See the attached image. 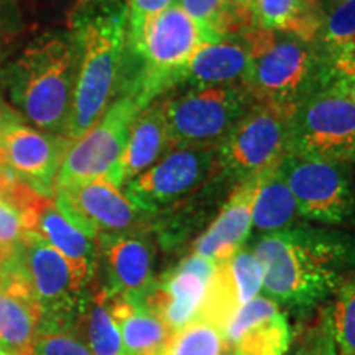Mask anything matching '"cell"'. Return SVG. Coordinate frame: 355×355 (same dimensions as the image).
Instances as JSON below:
<instances>
[{
    "label": "cell",
    "instance_id": "cell-1",
    "mask_svg": "<svg viewBox=\"0 0 355 355\" xmlns=\"http://www.w3.org/2000/svg\"><path fill=\"white\" fill-rule=\"evenodd\" d=\"M252 252L263 270L266 298L288 308L331 298L355 268L354 235L309 225L261 235Z\"/></svg>",
    "mask_w": 355,
    "mask_h": 355
},
{
    "label": "cell",
    "instance_id": "cell-2",
    "mask_svg": "<svg viewBox=\"0 0 355 355\" xmlns=\"http://www.w3.org/2000/svg\"><path fill=\"white\" fill-rule=\"evenodd\" d=\"M79 44V68L66 137L91 130L119 94L128 37V0H83L66 25Z\"/></svg>",
    "mask_w": 355,
    "mask_h": 355
},
{
    "label": "cell",
    "instance_id": "cell-3",
    "mask_svg": "<svg viewBox=\"0 0 355 355\" xmlns=\"http://www.w3.org/2000/svg\"><path fill=\"white\" fill-rule=\"evenodd\" d=\"M79 68V44L66 28H46L30 40L0 84L12 107L40 130L66 135Z\"/></svg>",
    "mask_w": 355,
    "mask_h": 355
},
{
    "label": "cell",
    "instance_id": "cell-4",
    "mask_svg": "<svg viewBox=\"0 0 355 355\" xmlns=\"http://www.w3.org/2000/svg\"><path fill=\"white\" fill-rule=\"evenodd\" d=\"M248 50L243 87L252 101L295 109L306 96L327 83L314 42L293 33L250 28L239 33Z\"/></svg>",
    "mask_w": 355,
    "mask_h": 355
},
{
    "label": "cell",
    "instance_id": "cell-5",
    "mask_svg": "<svg viewBox=\"0 0 355 355\" xmlns=\"http://www.w3.org/2000/svg\"><path fill=\"white\" fill-rule=\"evenodd\" d=\"M345 162L355 158V104L326 83L296 105L290 119L288 153Z\"/></svg>",
    "mask_w": 355,
    "mask_h": 355
},
{
    "label": "cell",
    "instance_id": "cell-6",
    "mask_svg": "<svg viewBox=\"0 0 355 355\" xmlns=\"http://www.w3.org/2000/svg\"><path fill=\"white\" fill-rule=\"evenodd\" d=\"M8 254L42 308L40 329H74L89 288L81 285L68 260L35 232Z\"/></svg>",
    "mask_w": 355,
    "mask_h": 355
},
{
    "label": "cell",
    "instance_id": "cell-7",
    "mask_svg": "<svg viewBox=\"0 0 355 355\" xmlns=\"http://www.w3.org/2000/svg\"><path fill=\"white\" fill-rule=\"evenodd\" d=\"M293 110L254 102L219 144L222 175L242 181L278 166L288 153Z\"/></svg>",
    "mask_w": 355,
    "mask_h": 355
},
{
    "label": "cell",
    "instance_id": "cell-8",
    "mask_svg": "<svg viewBox=\"0 0 355 355\" xmlns=\"http://www.w3.org/2000/svg\"><path fill=\"white\" fill-rule=\"evenodd\" d=\"M243 86L191 87L163 102L171 146L219 145L252 105Z\"/></svg>",
    "mask_w": 355,
    "mask_h": 355
},
{
    "label": "cell",
    "instance_id": "cell-9",
    "mask_svg": "<svg viewBox=\"0 0 355 355\" xmlns=\"http://www.w3.org/2000/svg\"><path fill=\"white\" fill-rule=\"evenodd\" d=\"M219 145L175 146L122 188L137 209L153 214L196 191L219 170Z\"/></svg>",
    "mask_w": 355,
    "mask_h": 355
},
{
    "label": "cell",
    "instance_id": "cell-10",
    "mask_svg": "<svg viewBox=\"0 0 355 355\" xmlns=\"http://www.w3.org/2000/svg\"><path fill=\"white\" fill-rule=\"evenodd\" d=\"M279 170L301 217L339 225L355 214V191L345 162L286 155Z\"/></svg>",
    "mask_w": 355,
    "mask_h": 355
},
{
    "label": "cell",
    "instance_id": "cell-11",
    "mask_svg": "<svg viewBox=\"0 0 355 355\" xmlns=\"http://www.w3.org/2000/svg\"><path fill=\"white\" fill-rule=\"evenodd\" d=\"M141 109L133 96H119L96 125L71 145L58 173L56 188L99 178L109 180L127 145L132 122Z\"/></svg>",
    "mask_w": 355,
    "mask_h": 355
},
{
    "label": "cell",
    "instance_id": "cell-12",
    "mask_svg": "<svg viewBox=\"0 0 355 355\" xmlns=\"http://www.w3.org/2000/svg\"><path fill=\"white\" fill-rule=\"evenodd\" d=\"M53 201L74 225L94 239L144 229L145 212L105 178L58 186Z\"/></svg>",
    "mask_w": 355,
    "mask_h": 355
},
{
    "label": "cell",
    "instance_id": "cell-13",
    "mask_svg": "<svg viewBox=\"0 0 355 355\" xmlns=\"http://www.w3.org/2000/svg\"><path fill=\"white\" fill-rule=\"evenodd\" d=\"M73 144L69 137L37 130L24 123L10 128L0 139L8 168L44 198L55 196L58 173Z\"/></svg>",
    "mask_w": 355,
    "mask_h": 355
},
{
    "label": "cell",
    "instance_id": "cell-14",
    "mask_svg": "<svg viewBox=\"0 0 355 355\" xmlns=\"http://www.w3.org/2000/svg\"><path fill=\"white\" fill-rule=\"evenodd\" d=\"M97 242L105 272V291L133 303H145L155 282L153 250L144 229L101 235Z\"/></svg>",
    "mask_w": 355,
    "mask_h": 355
},
{
    "label": "cell",
    "instance_id": "cell-15",
    "mask_svg": "<svg viewBox=\"0 0 355 355\" xmlns=\"http://www.w3.org/2000/svg\"><path fill=\"white\" fill-rule=\"evenodd\" d=\"M216 266L212 260L193 254L153 285L145 303L171 334L198 319Z\"/></svg>",
    "mask_w": 355,
    "mask_h": 355
},
{
    "label": "cell",
    "instance_id": "cell-16",
    "mask_svg": "<svg viewBox=\"0 0 355 355\" xmlns=\"http://www.w3.org/2000/svg\"><path fill=\"white\" fill-rule=\"evenodd\" d=\"M42 326V308L12 255H0V345L8 355H30Z\"/></svg>",
    "mask_w": 355,
    "mask_h": 355
},
{
    "label": "cell",
    "instance_id": "cell-17",
    "mask_svg": "<svg viewBox=\"0 0 355 355\" xmlns=\"http://www.w3.org/2000/svg\"><path fill=\"white\" fill-rule=\"evenodd\" d=\"M229 355H286L291 329L286 314L266 296H257L237 311L224 331Z\"/></svg>",
    "mask_w": 355,
    "mask_h": 355
},
{
    "label": "cell",
    "instance_id": "cell-18",
    "mask_svg": "<svg viewBox=\"0 0 355 355\" xmlns=\"http://www.w3.org/2000/svg\"><path fill=\"white\" fill-rule=\"evenodd\" d=\"M263 175L265 173L250 176L235 186L214 222L194 243L193 254L222 263L241 250L250 235L255 199Z\"/></svg>",
    "mask_w": 355,
    "mask_h": 355
},
{
    "label": "cell",
    "instance_id": "cell-19",
    "mask_svg": "<svg viewBox=\"0 0 355 355\" xmlns=\"http://www.w3.org/2000/svg\"><path fill=\"white\" fill-rule=\"evenodd\" d=\"M33 232L68 260L83 286L91 288L99 265L97 239L74 225L56 207L53 198H42L35 211Z\"/></svg>",
    "mask_w": 355,
    "mask_h": 355
},
{
    "label": "cell",
    "instance_id": "cell-20",
    "mask_svg": "<svg viewBox=\"0 0 355 355\" xmlns=\"http://www.w3.org/2000/svg\"><path fill=\"white\" fill-rule=\"evenodd\" d=\"M171 148L163 102L153 101L141 109L132 122L127 145L109 181L122 189L128 181L153 166Z\"/></svg>",
    "mask_w": 355,
    "mask_h": 355
},
{
    "label": "cell",
    "instance_id": "cell-21",
    "mask_svg": "<svg viewBox=\"0 0 355 355\" xmlns=\"http://www.w3.org/2000/svg\"><path fill=\"white\" fill-rule=\"evenodd\" d=\"M243 32L250 28L293 33L316 42L322 10L316 0H237Z\"/></svg>",
    "mask_w": 355,
    "mask_h": 355
},
{
    "label": "cell",
    "instance_id": "cell-22",
    "mask_svg": "<svg viewBox=\"0 0 355 355\" xmlns=\"http://www.w3.org/2000/svg\"><path fill=\"white\" fill-rule=\"evenodd\" d=\"M225 37L217 43L204 44L181 76L191 87L243 86L248 71V50L242 38Z\"/></svg>",
    "mask_w": 355,
    "mask_h": 355
},
{
    "label": "cell",
    "instance_id": "cell-23",
    "mask_svg": "<svg viewBox=\"0 0 355 355\" xmlns=\"http://www.w3.org/2000/svg\"><path fill=\"white\" fill-rule=\"evenodd\" d=\"M109 309L121 331L125 355H159L171 332L146 303L109 295Z\"/></svg>",
    "mask_w": 355,
    "mask_h": 355
},
{
    "label": "cell",
    "instance_id": "cell-24",
    "mask_svg": "<svg viewBox=\"0 0 355 355\" xmlns=\"http://www.w3.org/2000/svg\"><path fill=\"white\" fill-rule=\"evenodd\" d=\"M74 329L92 355H125L121 331L110 314L109 295L104 286L89 288Z\"/></svg>",
    "mask_w": 355,
    "mask_h": 355
},
{
    "label": "cell",
    "instance_id": "cell-25",
    "mask_svg": "<svg viewBox=\"0 0 355 355\" xmlns=\"http://www.w3.org/2000/svg\"><path fill=\"white\" fill-rule=\"evenodd\" d=\"M298 216V206L279 165L265 171L255 199L252 225L263 235L272 234L290 227Z\"/></svg>",
    "mask_w": 355,
    "mask_h": 355
},
{
    "label": "cell",
    "instance_id": "cell-26",
    "mask_svg": "<svg viewBox=\"0 0 355 355\" xmlns=\"http://www.w3.org/2000/svg\"><path fill=\"white\" fill-rule=\"evenodd\" d=\"M42 194L20 181L10 201L0 202V255L20 245L33 232V219Z\"/></svg>",
    "mask_w": 355,
    "mask_h": 355
},
{
    "label": "cell",
    "instance_id": "cell-27",
    "mask_svg": "<svg viewBox=\"0 0 355 355\" xmlns=\"http://www.w3.org/2000/svg\"><path fill=\"white\" fill-rule=\"evenodd\" d=\"M241 308L242 303L239 300L229 260L217 263L216 272L206 290V296L202 300L201 309H199L198 319L212 324L224 334V331L227 329L230 321Z\"/></svg>",
    "mask_w": 355,
    "mask_h": 355
},
{
    "label": "cell",
    "instance_id": "cell-28",
    "mask_svg": "<svg viewBox=\"0 0 355 355\" xmlns=\"http://www.w3.org/2000/svg\"><path fill=\"white\" fill-rule=\"evenodd\" d=\"M175 3L202 26L214 42L243 32L237 0H176Z\"/></svg>",
    "mask_w": 355,
    "mask_h": 355
},
{
    "label": "cell",
    "instance_id": "cell-29",
    "mask_svg": "<svg viewBox=\"0 0 355 355\" xmlns=\"http://www.w3.org/2000/svg\"><path fill=\"white\" fill-rule=\"evenodd\" d=\"M159 355H229L224 334L212 324L194 319L173 332Z\"/></svg>",
    "mask_w": 355,
    "mask_h": 355
},
{
    "label": "cell",
    "instance_id": "cell-30",
    "mask_svg": "<svg viewBox=\"0 0 355 355\" xmlns=\"http://www.w3.org/2000/svg\"><path fill=\"white\" fill-rule=\"evenodd\" d=\"M327 314L337 354L355 355V268L336 291Z\"/></svg>",
    "mask_w": 355,
    "mask_h": 355
},
{
    "label": "cell",
    "instance_id": "cell-31",
    "mask_svg": "<svg viewBox=\"0 0 355 355\" xmlns=\"http://www.w3.org/2000/svg\"><path fill=\"white\" fill-rule=\"evenodd\" d=\"M318 38H321L329 55L355 40V0H343L322 10Z\"/></svg>",
    "mask_w": 355,
    "mask_h": 355
},
{
    "label": "cell",
    "instance_id": "cell-32",
    "mask_svg": "<svg viewBox=\"0 0 355 355\" xmlns=\"http://www.w3.org/2000/svg\"><path fill=\"white\" fill-rule=\"evenodd\" d=\"M24 21L30 20L35 26L60 28L68 25L74 10L83 0H17Z\"/></svg>",
    "mask_w": 355,
    "mask_h": 355
},
{
    "label": "cell",
    "instance_id": "cell-33",
    "mask_svg": "<svg viewBox=\"0 0 355 355\" xmlns=\"http://www.w3.org/2000/svg\"><path fill=\"white\" fill-rule=\"evenodd\" d=\"M229 263L235 286H237L239 300L243 306L259 296L261 285H263V270H261L260 261L257 260L254 252L245 250V248L235 252Z\"/></svg>",
    "mask_w": 355,
    "mask_h": 355
},
{
    "label": "cell",
    "instance_id": "cell-34",
    "mask_svg": "<svg viewBox=\"0 0 355 355\" xmlns=\"http://www.w3.org/2000/svg\"><path fill=\"white\" fill-rule=\"evenodd\" d=\"M30 355H92L76 329H40Z\"/></svg>",
    "mask_w": 355,
    "mask_h": 355
},
{
    "label": "cell",
    "instance_id": "cell-35",
    "mask_svg": "<svg viewBox=\"0 0 355 355\" xmlns=\"http://www.w3.org/2000/svg\"><path fill=\"white\" fill-rule=\"evenodd\" d=\"M175 2L176 0H128L127 44L135 43L144 32L145 25Z\"/></svg>",
    "mask_w": 355,
    "mask_h": 355
},
{
    "label": "cell",
    "instance_id": "cell-36",
    "mask_svg": "<svg viewBox=\"0 0 355 355\" xmlns=\"http://www.w3.org/2000/svg\"><path fill=\"white\" fill-rule=\"evenodd\" d=\"M298 355H339L336 349L334 337H332L329 314L327 308L322 311V316L311 327L308 336L296 350Z\"/></svg>",
    "mask_w": 355,
    "mask_h": 355
},
{
    "label": "cell",
    "instance_id": "cell-37",
    "mask_svg": "<svg viewBox=\"0 0 355 355\" xmlns=\"http://www.w3.org/2000/svg\"><path fill=\"white\" fill-rule=\"evenodd\" d=\"M25 21L17 0H0V42L12 46L24 33Z\"/></svg>",
    "mask_w": 355,
    "mask_h": 355
},
{
    "label": "cell",
    "instance_id": "cell-38",
    "mask_svg": "<svg viewBox=\"0 0 355 355\" xmlns=\"http://www.w3.org/2000/svg\"><path fill=\"white\" fill-rule=\"evenodd\" d=\"M329 71L334 74H352L355 73V40L344 44L343 48L331 53Z\"/></svg>",
    "mask_w": 355,
    "mask_h": 355
},
{
    "label": "cell",
    "instance_id": "cell-39",
    "mask_svg": "<svg viewBox=\"0 0 355 355\" xmlns=\"http://www.w3.org/2000/svg\"><path fill=\"white\" fill-rule=\"evenodd\" d=\"M24 123V117L12 107V104L6 97L0 94V139H2L10 128Z\"/></svg>",
    "mask_w": 355,
    "mask_h": 355
},
{
    "label": "cell",
    "instance_id": "cell-40",
    "mask_svg": "<svg viewBox=\"0 0 355 355\" xmlns=\"http://www.w3.org/2000/svg\"><path fill=\"white\" fill-rule=\"evenodd\" d=\"M327 83L332 84L336 89H339L343 94L349 97L355 104V73L352 74H334L329 71Z\"/></svg>",
    "mask_w": 355,
    "mask_h": 355
},
{
    "label": "cell",
    "instance_id": "cell-41",
    "mask_svg": "<svg viewBox=\"0 0 355 355\" xmlns=\"http://www.w3.org/2000/svg\"><path fill=\"white\" fill-rule=\"evenodd\" d=\"M21 180H19L15 175L13 176H0V202L10 201L15 194L17 186H19Z\"/></svg>",
    "mask_w": 355,
    "mask_h": 355
},
{
    "label": "cell",
    "instance_id": "cell-42",
    "mask_svg": "<svg viewBox=\"0 0 355 355\" xmlns=\"http://www.w3.org/2000/svg\"><path fill=\"white\" fill-rule=\"evenodd\" d=\"M13 175H15V173L8 168L7 162H6V155H3V150H2V145H0V176H13Z\"/></svg>",
    "mask_w": 355,
    "mask_h": 355
},
{
    "label": "cell",
    "instance_id": "cell-43",
    "mask_svg": "<svg viewBox=\"0 0 355 355\" xmlns=\"http://www.w3.org/2000/svg\"><path fill=\"white\" fill-rule=\"evenodd\" d=\"M316 2L319 3V7H321V10H326L327 7L334 6V3L343 2V0H316Z\"/></svg>",
    "mask_w": 355,
    "mask_h": 355
},
{
    "label": "cell",
    "instance_id": "cell-44",
    "mask_svg": "<svg viewBox=\"0 0 355 355\" xmlns=\"http://www.w3.org/2000/svg\"><path fill=\"white\" fill-rule=\"evenodd\" d=\"M8 48H10V46H8V44L0 42V64H2V61L7 58V55H8Z\"/></svg>",
    "mask_w": 355,
    "mask_h": 355
},
{
    "label": "cell",
    "instance_id": "cell-45",
    "mask_svg": "<svg viewBox=\"0 0 355 355\" xmlns=\"http://www.w3.org/2000/svg\"><path fill=\"white\" fill-rule=\"evenodd\" d=\"M0 355H8V354L6 352V349L2 347V345H0Z\"/></svg>",
    "mask_w": 355,
    "mask_h": 355
},
{
    "label": "cell",
    "instance_id": "cell-46",
    "mask_svg": "<svg viewBox=\"0 0 355 355\" xmlns=\"http://www.w3.org/2000/svg\"><path fill=\"white\" fill-rule=\"evenodd\" d=\"M295 355H298V354H296V352H295Z\"/></svg>",
    "mask_w": 355,
    "mask_h": 355
}]
</instances>
